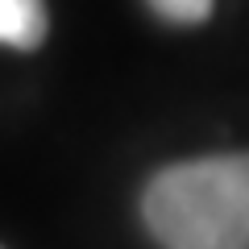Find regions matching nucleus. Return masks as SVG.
I'll return each instance as SVG.
<instances>
[{
  "label": "nucleus",
  "instance_id": "f257e3e1",
  "mask_svg": "<svg viewBox=\"0 0 249 249\" xmlns=\"http://www.w3.org/2000/svg\"><path fill=\"white\" fill-rule=\"evenodd\" d=\"M142 216L162 249H249V154L158 170L142 196Z\"/></svg>",
  "mask_w": 249,
  "mask_h": 249
},
{
  "label": "nucleus",
  "instance_id": "f03ea898",
  "mask_svg": "<svg viewBox=\"0 0 249 249\" xmlns=\"http://www.w3.org/2000/svg\"><path fill=\"white\" fill-rule=\"evenodd\" d=\"M46 0H0V46L37 50L46 42Z\"/></svg>",
  "mask_w": 249,
  "mask_h": 249
},
{
  "label": "nucleus",
  "instance_id": "7ed1b4c3",
  "mask_svg": "<svg viewBox=\"0 0 249 249\" xmlns=\"http://www.w3.org/2000/svg\"><path fill=\"white\" fill-rule=\"evenodd\" d=\"M150 9L170 25H199L212 17V0H150Z\"/></svg>",
  "mask_w": 249,
  "mask_h": 249
}]
</instances>
